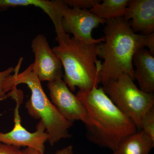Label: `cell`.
<instances>
[{"instance_id":"6da1fadb","label":"cell","mask_w":154,"mask_h":154,"mask_svg":"<svg viewBox=\"0 0 154 154\" xmlns=\"http://www.w3.org/2000/svg\"><path fill=\"white\" fill-rule=\"evenodd\" d=\"M76 95L88 113L85 125L87 138L92 143L113 151L125 139L138 131L133 122L114 105L102 87L79 90Z\"/></svg>"},{"instance_id":"7a4b0ae2","label":"cell","mask_w":154,"mask_h":154,"mask_svg":"<svg viewBox=\"0 0 154 154\" xmlns=\"http://www.w3.org/2000/svg\"><path fill=\"white\" fill-rule=\"evenodd\" d=\"M105 24V41L99 45V57L104 59L101 83L104 85L122 74L129 75L134 81V56L146 47L154 55V33L148 35L135 33L123 18L107 20Z\"/></svg>"},{"instance_id":"3957f363","label":"cell","mask_w":154,"mask_h":154,"mask_svg":"<svg viewBox=\"0 0 154 154\" xmlns=\"http://www.w3.org/2000/svg\"><path fill=\"white\" fill-rule=\"evenodd\" d=\"M20 60L15 68L14 74L8 77L4 85V89L7 93L14 90L20 84L28 86L31 92L30 99L26 102L25 107L28 114L33 118L39 119L45 128L48 134L50 144L54 146L64 139L69 138L72 135L69 130L73 126V122L67 120L52 104L42 88L41 82L32 69V64L22 73H19Z\"/></svg>"},{"instance_id":"277c9868","label":"cell","mask_w":154,"mask_h":154,"mask_svg":"<svg viewBox=\"0 0 154 154\" xmlns=\"http://www.w3.org/2000/svg\"><path fill=\"white\" fill-rule=\"evenodd\" d=\"M99 44L89 43L72 37L52 48L62 64L64 82L71 91L75 88L88 90L101 83L102 63L98 60Z\"/></svg>"},{"instance_id":"5b68a950","label":"cell","mask_w":154,"mask_h":154,"mask_svg":"<svg viewBox=\"0 0 154 154\" xmlns=\"http://www.w3.org/2000/svg\"><path fill=\"white\" fill-rule=\"evenodd\" d=\"M105 94L119 110L129 117L140 131L144 116L154 107V95L140 90L126 74L102 87Z\"/></svg>"},{"instance_id":"8992f818","label":"cell","mask_w":154,"mask_h":154,"mask_svg":"<svg viewBox=\"0 0 154 154\" xmlns=\"http://www.w3.org/2000/svg\"><path fill=\"white\" fill-rule=\"evenodd\" d=\"M87 9L71 8L67 5L62 12V26L65 33H70L78 40L89 43L99 44L105 41L104 37L95 39L92 31L100 24L106 22Z\"/></svg>"},{"instance_id":"52a82bcc","label":"cell","mask_w":154,"mask_h":154,"mask_svg":"<svg viewBox=\"0 0 154 154\" xmlns=\"http://www.w3.org/2000/svg\"><path fill=\"white\" fill-rule=\"evenodd\" d=\"M31 48L34 54L33 72L40 82H52L62 79L63 66L59 58L50 46L46 36L39 34L33 38Z\"/></svg>"},{"instance_id":"ba28073f","label":"cell","mask_w":154,"mask_h":154,"mask_svg":"<svg viewBox=\"0 0 154 154\" xmlns=\"http://www.w3.org/2000/svg\"><path fill=\"white\" fill-rule=\"evenodd\" d=\"M47 86L51 101L64 118L72 122L81 121L84 124L87 123L85 107L62 79L48 82Z\"/></svg>"},{"instance_id":"9c48e42d","label":"cell","mask_w":154,"mask_h":154,"mask_svg":"<svg viewBox=\"0 0 154 154\" xmlns=\"http://www.w3.org/2000/svg\"><path fill=\"white\" fill-rule=\"evenodd\" d=\"M20 101L17 99V105L14 111V126L12 130L8 132H0V142L21 147L36 149L45 152V143L48 140V134L45 131V128L39 121L36 131H28L22 126L19 114Z\"/></svg>"},{"instance_id":"30bf717a","label":"cell","mask_w":154,"mask_h":154,"mask_svg":"<svg viewBox=\"0 0 154 154\" xmlns=\"http://www.w3.org/2000/svg\"><path fill=\"white\" fill-rule=\"evenodd\" d=\"M34 6L47 14L54 25L57 41L64 40L69 35L65 33L62 26V12L67 6L63 0H0V11L10 8Z\"/></svg>"},{"instance_id":"8fae6325","label":"cell","mask_w":154,"mask_h":154,"mask_svg":"<svg viewBox=\"0 0 154 154\" xmlns=\"http://www.w3.org/2000/svg\"><path fill=\"white\" fill-rule=\"evenodd\" d=\"M123 19L135 33H154V0H129Z\"/></svg>"},{"instance_id":"7c38bea8","label":"cell","mask_w":154,"mask_h":154,"mask_svg":"<svg viewBox=\"0 0 154 154\" xmlns=\"http://www.w3.org/2000/svg\"><path fill=\"white\" fill-rule=\"evenodd\" d=\"M134 79L137 81L140 89L148 94H154V55L145 48L138 51L133 59Z\"/></svg>"},{"instance_id":"4fadbf2b","label":"cell","mask_w":154,"mask_h":154,"mask_svg":"<svg viewBox=\"0 0 154 154\" xmlns=\"http://www.w3.org/2000/svg\"><path fill=\"white\" fill-rule=\"evenodd\" d=\"M154 146V141L138 131L122 140L111 154H149Z\"/></svg>"},{"instance_id":"5bb4252c","label":"cell","mask_w":154,"mask_h":154,"mask_svg":"<svg viewBox=\"0 0 154 154\" xmlns=\"http://www.w3.org/2000/svg\"><path fill=\"white\" fill-rule=\"evenodd\" d=\"M129 0H103L89 11L106 21L123 18Z\"/></svg>"},{"instance_id":"9a60e30c","label":"cell","mask_w":154,"mask_h":154,"mask_svg":"<svg viewBox=\"0 0 154 154\" xmlns=\"http://www.w3.org/2000/svg\"><path fill=\"white\" fill-rule=\"evenodd\" d=\"M154 141V107H152L144 116L140 131Z\"/></svg>"},{"instance_id":"2e32d148","label":"cell","mask_w":154,"mask_h":154,"mask_svg":"<svg viewBox=\"0 0 154 154\" xmlns=\"http://www.w3.org/2000/svg\"><path fill=\"white\" fill-rule=\"evenodd\" d=\"M63 1L69 8L87 10L92 8L101 2L100 0H63Z\"/></svg>"},{"instance_id":"e0dca14e","label":"cell","mask_w":154,"mask_h":154,"mask_svg":"<svg viewBox=\"0 0 154 154\" xmlns=\"http://www.w3.org/2000/svg\"><path fill=\"white\" fill-rule=\"evenodd\" d=\"M14 70V67H10L5 70L0 72V101L5 100L8 97V95L4 91V83L7 79L13 74Z\"/></svg>"},{"instance_id":"ac0fdd59","label":"cell","mask_w":154,"mask_h":154,"mask_svg":"<svg viewBox=\"0 0 154 154\" xmlns=\"http://www.w3.org/2000/svg\"><path fill=\"white\" fill-rule=\"evenodd\" d=\"M0 154H22L20 147L0 142Z\"/></svg>"},{"instance_id":"d6986e66","label":"cell","mask_w":154,"mask_h":154,"mask_svg":"<svg viewBox=\"0 0 154 154\" xmlns=\"http://www.w3.org/2000/svg\"><path fill=\"white\" fill-rule=\"evenodd\" d=\"M54 154H74L73 147L72 145L67 146L58 150Z\"/></svg>"},{"instance_id":"ffe728a7","label":"cell","mask_w":154,"mask_h":154,"mask_svg":"<svg viewBox=\"0 0 154 154\" xmlns=\"http://www.w3.org/2000/svg\"><path fill=\"white\" fill-rule=\"evenodd\" d=\"M22 154H45L32 148L26 147L24 149H22Z\"/></svg>"}]
</instances>
